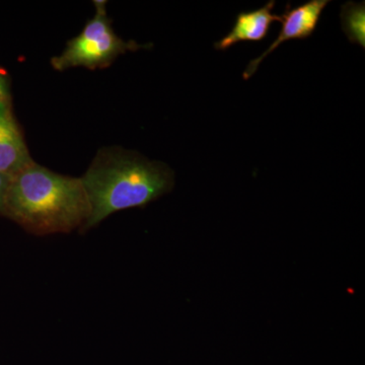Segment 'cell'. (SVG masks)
Wrapping results in <instances>:
<instances>
[{
    "label": "cell",
    "instance_id": "cell-7",
    "mask_svg": "<svg viewBox=\"0 0 365 365\" xmlns=\"http://www.w3.org/2000/svg\"><path fill=\"white\" fill-rule=\"evenodd\" d=\"M343 31L350 42L365 47V6L362 4L347 2L341 9Z\"/></svg>",
    "mask_w": 365,
    "mask_h": 365
},
{
    "label": "cell",
    "instance_id": "cell-3",
    "mask_svg": "<svg viewBox=\"0 0 365 365\" xmlns=\"http://www.w3.org/2000/svg\"><path fill=\"white\" fill-rule=\"evenodd\" d=\"M93 4L95 16L86 23L78 36L67 43L61 54L51 59L55 71H63L73 67H86L91 71L106 68L120 55L143 48L133 41L126 42L114 32L106 9L107 2L93 1Z\"/></svg>",
    "mask_w": 365,
    "mask_h": 365
},
{
    "label": "cell",
    "instance_id": "cell-9",
    "mask_svg": "<svg viewBox=\"0 0 365 365\" xmlns=\"http://www.w3.org/2000/svg\"><path fill=\"white\" fill-rule=\"evenodd\" d=\"M9 179L0 173V212H4V203H6V197L7 189H9Z\"/></svg>",
    "mask_w": 365,
    "mask_h": 365
},
{
    "label": "cell",
    "instance_id": "cell-4",
    "mask_svg": "<svg viewBox=\"0 0 365 365\" xmlns=\"http://www.w3.org/2000/svg\"><path fill=\"white\" fill-rule=\"evenodd\" d=\"M329 4H330V0H309L306 4H302V6L294 7V9H292L288 4L284 14L281 16L280 21L282 23V29H281L279 35L258 58L250 62L246 71L242 74V78L246 81L251 78L262 61L274 50L277 49L282 43L290 40H304L311 37L318 26L324 9Z\"/></svg>",
    "mask_w": 365,
    "mask_h": 365
},
{
    "label": "cell",
    "instance_id": "cell-2",
    "mask_svg": "<svg viewBox=\"0 0 365 365\" xmlns=\"http://www.w3.org/2000/svg\"><path fill=\"white\" fill-rule=\"evenodd\" d=\"M4 213L36 235L83 232L91 215L81 178L64 176L34 160L9 180Z\"/></svg>",
    "mask_w": 365,
    "mask_h": 365
},
{
    "label": "cell",
    "instance_id": "cell-6",
    "mask_svg": "<svg viewBox=\"0 0 365 365\" xmlns=\"http://www.w3.org/2000/svg\"><path fill=\"white\" fill-rule=\"evenodd\" d=\"M275 1L271 0L266 6L252 11H242L237 16L234 28L215 44V49L227 50L239 42H260L267 37L274 21H280L281 16L273 14Z\"/></svg>",
    "mask_w": 365,
    "mask_h": 365
},
{
    "label": "cell",
    "instance_id": "cell-5",
    "mask_svg": "<svg viewBox=\"0 0 365 365\" xmlns=\"http://www.w3.org/2000/svg\"><path fill=\"white\" fill-rule=\"evenodd\" d=\"M33 162L11 109L0 111V173L11 180Z\"/></svg>",
    "mask_w": 365,
    "mask_h": 365
},
{
    "label": "cell",
    "instance_id": "cell-1",
    "mask_svg": "<svg viewBox=\"0 0 365 365\" xmlns=\"http://www.w3.org/2000/svg\"><path fill=\"white\" fill-rule=\"evenodd\" d=\"M81 179L91 205L83 232L113 213L148 205L169 193L175 184L169 165L119 146L98 150Z\"/></svg>",
    "mask_w": 365,
    "mask_h": 365
},
{
    "label": "cell",
    "instance_id": "cell-8",
    "mask_svg": "<svg viewBox=\"0 0 365 365\" xmlns=\"http://www.w3.org/2000/svg\"><path fill=\"white\" fill-rule=\"evenodd\" d=\"M9 85L6 76L0 71V111L11 109Z\"/></svg>",
    "mask_w": 365,
    "mask_h": 365
}]
</instances>
